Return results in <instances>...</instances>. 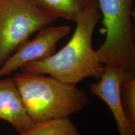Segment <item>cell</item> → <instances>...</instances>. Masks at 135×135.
Instances as JSON below:
<instances>
[{
  "instance_id": "obj_2",
  "label": "cell",
  "mask_w": 135,
  "mask_h": 135,
  "mask_svg": "<svg viewBox=\"0 0 135 135\" xmlns=\"http://www.w3.org/2000/svg\"><path fill=\"white\" fill-rule=\"evenodd\" d=\"M13 79L34 124L69 118L82 110L90 101L83 89L51 76L21 72Z\"/></svg>"
},
{
  "instance_id": "obj_9",
  "label": "cell",
  "mask_w": 135,
  "mask_h": 135,
  "mask_svg": "<svg viewBox=\"0 0 135 135\" xmlns=\"http://www.w3.org/2000/svg\"><path fill=\"white\" fill-rule=\"evenodd\" d=\"M19 135H81L76 126L68 118H56L34 124Z\"/></svg>"
},
{
  "instance_id": "obj_3",
  "label": "cell",
  "mask_w": 135,
  "mask_h": 135,
  "mask_svg": "<svg viewBox=\"0 0 135 135\" xmlns=\"http://www.w3.org/2000/svg\"><path fill=\"white\" fill-rule=\"evenodd\" d=\"M106 38L96 50L104 66L135 72L132 14L134 0H97Z\"/></svg>"
},
{
  "instance_id": "obj_5",
  "label": "cell",
  "mask_w": 135,
  "mask_h": 135,
  "mask_svg": "<svg viewBox=\"0 0 135 135\" xmlns=\"http://www.w3.org/2000/svg\"><path fill=\"white\" fill-rule=\"evenodd\" d=\"M71 31L68 25L50 26L38 31L32 40H28L0 68V78L8 76L30 62L46 58L56 52V45Z\"/></svg>"
},
{
  "instance_id": "obj_1",
  "label": "cell",
  "mask_w": 135,
  "mask_h": 135,
  "mask_svg": "<svg viewBox=\"0 0 135 135\" xmlns=\"http://www.w3.org/2000/svg\"><path fill=\"white\" fill-rule=\"evenodd\" d=\"M101 18L97 1L93 0L76 18L73 35L63 48L46 58L26 63L20 70L48 75L75 85L86 78L99 77L104 66L93 47V36Z\"/></svg>"
},
{
  "instance_id": "obj_8",
  "label": "cell",
  "mask_w": 135,
  "mask_h": 135,
  "mask_svg": "<svg viewBox=\"0 0 135 135\" xmlns=\"http://www.w3.org/2000/svg\"><path fill=\"white\" fill-rule=\"evenodd\" d=\"M42 9L56 18L75 21L93 0H33Z\"/></svg>"
},
{
  "instance_id": "obj_4",
  "label": "cell",
  "mask_w": 135,
  "mask_h": 135,
  "mask_svg": "<svg viewBox=\"0 0 135 135\" xmlns=\"http://www.w3.org/2000/svg\"><path fill=\"white\" fill-rule=\"evenodd\" d=\"M56 20L33 0H0V68L31 35Z\"/></svg>"
},
{
  "instance_id": "obj_7",
  "label": "cell",
  "mask_w": 135,
  "mask_h": 135,
  "mask_svg": "<svg viewBox=\"0 0 135 135\" xmlns=\"http://www.w3.org/2000/svg\"><path fill=\"white\" fill-rule=\"evenodd\" d=\"M0 119L9 123L19 133L34 125L13 78L0 80Z\"/></svg>"
},
{
  "instance_id": "obj_6",
  "label": "cell",
  "mask_w": 135,
  "mask_h": 135,
  "mask_svg": "<svg viewBox=\"0 0 135 135\" xmlns=\"http://www.w3.org/2000/svg\"><path fill=\"white\" fill-rule=\"evenodd\" d=\"M135 76V72L119 67L104 66L99 78V82L91 85L92 94L101 98L107 104L115 119L119 135H135V124L128 120L121 106L119 87L124 80Z\"/></svg>"
},
{
  "instance_id": "obj_10",
  "label": "cell",
  "mask_w": 135,
  "mask_h": 135,
  "mask_svg": "<svg viewBox=\"0 0 135 135\" xmlns=\"http://www.w3.org/2000/svg\"><path fill=\"white\" fill-rule=\"evenodd\" d=\"M119 97L128 120L135 124V76L126 79L121 83Z\"/></svg>"
}]
</instances>
